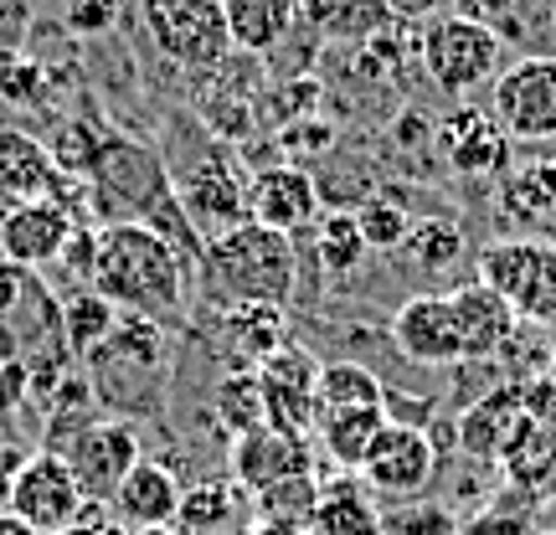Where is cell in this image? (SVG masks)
<instances>
[{"label":"cell","mask_w":556,"mask_h":535,"mask_svg":"<svg viewBox=\"0 0 556 535\" xmlns=\"http://www.w3.org/2000/svg\"><path fill=\"white\" fill-rule=\"evenodd\" d=\"M212 412H217L222 433L242 437L253 428H268V407H263V381L258 371H227L212 392Z\"/></svg>","instance_id":"cell-28"},{"label":"cell","mask_w":556,"mask_h":535,"mask_svg":"<svg viewBox=\"0 0 556 535\" xmlns=\"http://www.w3.org/2000/svg\"><path fill=\"white\" fill-rule=\"evenodd\" d=\"M464 535H531V520L520 515V510L495 505V510H484V515L469 520V525H464Z\"/></svg>","instance_id":"cell-39"},{"label":"cell","mask_w":556,"mask_h":535,"mask_svg":"<svg viewBox=\"0 0 556 535\" xmlns=\"http://www.w3.org/2000/svg\"><path fill=\"white\" fill-rule=\"evenodd\" d=\"M402 253H407V263H413L417 273H448L469 247H464V232H458L454 221H417L413 232H407V242H402Z\"/></svg>","instance_id":"cell-31"},{"label":"cell","mask_w":556,"mask_h":535,"mask_svg":"<svg viewBox=\"0 0 556 535\" xmlns=\"http://www.w3.org/2000/svg\"><path fill=\"white\" fill-rule=\"evenodd\" d=\"M546 535H556V531H546Z\"/></svg>","instance_id":"cell-47"},{"label":"cell","mask_w":556,"mask_h":535,"mask_svg":"<svg viewBox=\"0 0 556 535\" xmlns=\"http://www.w3.org/2000/svg\"><path fill=\"white\" fill-rule=\"evenodd\" d=\"M552 330H556V324H552Z\"/></svg>","instance_id":"cell-48"},{"label":"cell","mask_w":556,"mask_h":535,"mask_svg":"<svg viewBox=\"0 0 556 535\" xmlns=\"http://www.w3.org/2000/svg\"><path fill=\"white\" fill-rule=\"evenodd\" d=\"M356 227H361V242H366V253H402V242L413 232V221L402 212L397 201L387 196H371L356 206Z\"/></svg>","instance_id":"cell-34"},{"label":"cell","mask_w":556,"mask_h":535,"mask_svg":"<svg viewBox=\"0 0 556 535\" xmlns=\"http://www.w3.org/2000/svg\"><path fill=\"white\" fill-rule=\"evenodd\" d=\"M227 37L242 52H274L289 41L299 21V0H222Z\"/></svg>","instance_id":"cell-21"},{"label":"cell","mask_w":556,"mask_h":535,"mask_svg":"<svg viewBox=\"0 0 556 535\" xmlns=\"http://www.w3.org/2000/svg\"><path fill=\"white\" fill-rule=\"evenodd\" d=\"M448 309H454V324H458V340H464V360H479V356H495L505 340L516 335V309L484 283V278H469L458 283L448 294Z\"/></svg>","instance_id":"cell-18"},{"label":"cell","mask_w":556,"mask_h":535,"mask_svg":"<svg viewBox=\"0 0 556 535\" xmlns=\"http://www.w3.org/2000/svg\"><path fill=\"white\" fill-rule=\"evenodd\" d=\"M58 458H67V469H73L83 495L109 505L114 489L124 484V474L144 458V443H139V428L129 417H99V422H88Z\"/></svg>","instance_id":"cell-9"},{"label":"cell","mask_w":556,"mask_h":535,"mask_svg":"<svg viewBox=\"0 0 556 535\" xmlns=\"http://www.w3.org/2000/svg\"><path fill=\"white\" fill-rule=\"evenodd\" d=\"M129 535H186L180 525H155V531H129Z\"/></svg>","instance_id":"cell-45"},{"label":"cell","mask_w":556,"mask_h":535,"mask_svg":"<svg viewBox=\"0 0 556 535\" xmlns=\"http://www.w3.org/2000/svg\"><path fill=\"white\" fill-rule=\"evenodd\" d=\"M315 407L319 412H336V407H387V386L361 360H330V366H319Z\"/></svg>","instance_id":"cell-27"},{"label":"cell","mask_w":556,"mask_h":535,"mask_svg":"<svg viewBox=\"0 0 556 535\" xmlns=\"http://www.w3.org/2000/svg\"><path fill=\"white\" fill-rule=\"evenodd\" d=\"M552 31H556V11H552Z\"/></svg>","instance_id":"cell-46"},{"label":"cell","mask_w":556,"mask_h":535,"mask_svg":"<svg viewBox=\"0 0 556 535\" xmlns=\"http://www.w3.org/2000/svg\"><path fill=\"white\" fill-rule=\"evenodd\" d=\"M319 428V443L325 454L336 458L340 469H361L377 433L387 428V407H336V412H319L315 417Z\"/></svg>","instance_id":"cell-24"},{"label":"cell","mask_w":556,"mask_h":535,"mask_svg":"<svg viewBox=\"0 0 556 535\" xmlns=\"http://www.w3.org/2000/svg\"><path fill=\"white\" fill-rule=\"evenodd\" d=\"M520 402H526V417L536 422L541 433L556 437V371H546L536 381H520Z\"/></svg>","instance_id":"cell-36"},{"label":"cell","mask_w":556,"mask_h":535,"mask_svg":"<svg viewBox=\"0 0 556 535\" xmlns=\"http://www.w3.org/2000/svg\"><path fill=\"white\" fill-rule=\"evenodd\" d=\"M232 515H238V484H232V479H206V484H197V489L180 495L176 525L186 535H212Z\"/></svg>","instance_id":"cell-30"},{"label":"cell","mask_w":556,"mask_h":535,"mask_svg":"<svg viewBox=\"0 0 556 535\" xmlns=\"http://www.w3.org/2000/svg\"><path fill=\"white\" fill-rule=\"evenodd\" d=\"M309 535H387V520L366 495V484L340 479L330 489H319V510L309 520Z\"/></svg>","instance_id":"cell-25"},{"label":"cell","mask_w":556,"mask_h":535,"mask_svg":"<svg viewBox=\"0 0 556 535\" xmlns=\"http://www.w3.org/2000/svg\"><path fill=\"white\" fill-rule=\"evenodd\" d=\"M83 505H88V495L78 489L67 458L47 454V448L21 458L16 479H11V515H21L37 535H58L83 515Z\"/></svg>","instance_id":"cell-10"},{"label":"cell","mask_w":556,"mask_h":535,"mask_svg":"<svg viewBox=\"0 0 556 535\" xmlns=\"http://www.w3.org/2000/svg\"><path fill=\"white\" fill-rule=\"evenodd\" d=\"M67 26L83 31V37H99L114 26V0H73L67 5Z\"/></svg>","instance_id":"cell-38"},{"label":"cell","mask_w":556,"mask_h":535,"mask_svg":"<svg viewBox=\"0 0 556 535\" xmlns=\"http://www.w3.org/2000/svg\"><path fill=\"white\" fill-rule=\"evenodd\" d=\"M315 253L325 263V273H351L366 258V242H361L356 212H319L315 221Z\"/></svg>","instance_id":"cell-33"},{"label":"cell","mask_w":556,"mask_h":535,"mask_svg":"<svg viewBox=\"0 0 556 535\" xmlns=\"http://www.w3.org/2000/svg\"><path fill=\"white\" fill-rule=\"evenodd\" d=\"M258 505V520H278V525H304L309 531V520L319 510V479L315 474H294V479H278L268 489L253 495Z\"/></svg>","instance_id":"cell-32"},{"label":"cell","mask_w":556,"mask_h":535,"mask_svg":"<svg viewBox=\"0 0 556 535\" xmlns=\"http://www.w3.org/2000/svg\"><path fill=\"white\" fill-rule=\"evenodd\" d=\"M490 114L510 139H552L556 135V58H520L495 73Z\"/></svg>","instance_id":"cell-8"},{"label":"cell","mask_w":556,"mask_h":535,"mask_svg":"<svg viewBox=\"0 0 556 535\" xmlns=\"http://www.w3.org/2000/svg\"><path fill=\"white\" fill-rule=\"evenodd\" d=\"M222 340L242 360V371H258L274 351L289 345V319L278 304H227L222 309Z\"/></svg>","instance_id":"cell-20"},{"label":"cell","mask_w":556,"mask_h":535,"mask_svg":"<svg viewBox=\"0 0 556 535\" xmlns=\"http://www.w3.org/2000/svg\"><path fill=\"white\" fill-rule=\"evenodd\" d=\"M114 319H119V309H114L103 294L73 289V294L62 298V351L73 360H83L109 330H114Z\"/></svg>","instance_id":"cell-29"},{"label":"cell","mask_w":556,"mask_h":535,"mask_svg":"<svg viewBox=\"0 0 556 535\" xmlns=\"http://www.w3.org/2000/svg\"><path fill=\"white\" fill-rule=\"evenodd\" d=\"M26 268H16V263L5 258V253H0V324H5V319L16 315V304H21V294H26Z\"/></svg>","instance_id":"cell-40"},{"label":"cell","mask_w":556,"mask_h":535,"mask_svg":"<svg viewBox=\"0 0 556 535\" xmlns=\"http://www.w3.org/2000/svg\"><path fill=\"white\" fill-rule=\"evenodd\" d=\"M88 289L109 298L119 315L155 319L170 330L186 309V258L139 221H109L99 227V263Z\"/></svg>","instance_id":"cell-1"},{"label":"cell","mask_w":556,"mask_h":535,"mask_svg":"<svg viewBox=\"0 0 556 535\" xmlns=\"http://www.w3.org/2000/svg\"><path fill=\"white\" fill-rule=\"evenodd\" d=\"M392 345L413 366H458L464 360V340H458L448 294H417L407 298L392 319Z\"/></svg>","instance_id":"cell-14"},{"label":"cell","mask_w":556,"mask_h":535,"mask_svg":"<svg viewBox=\"0 0 556 535\" xmlns=\"http://www.w3.org/2000/svg\"><path fill=\"white\" fill-rule=\"evenodd\" d=\"M330 139H336V129L325 119H289L283 124V150H294V155H304V150L315 155V150H325Z\"/></svg>","instance_id":"cell-37"},{"label":"cell","mask_w":556,"mask_h":535,"mask_svg":"<svg viewBox=\"0 0 556 535\" xmlns=\"http://www.w3.org/2000/svg\"><path fill=\"white\" fill-rule=\"evenodd\" d=\"M248 221L274 227L283 238H294L304 227L319 221V186L309 170L299 165H263L258 176L248 180Z\"/></svg>","instance_id":"cell-13"},{"label":"cell","mask_w":556,"mask_h":535,"mask_svg":"<svg viewBox=\"0 0 556 535\" xmlns=\"http://www.w3.org/2000/svg\"><path fill=\"white\" fill-rule=\"evenodd\" d=\"M93 402L103 412L129 417V412H155L165 377H170V330L155 319L119 315L114 330L78 360Z\"/></svg>","instance_id":"cell-2"},{"label":"cell","mask_w":556,"mask_h":535,"mask_svg":"<svg viewBox=\"0 0 556 535\" xmlns=\"http://www.w3.org/2000/svg\"><path fill=\"white\" fill-rule=\"evenodd\" d=\"M500 463L505 474L516 479V489H541V484H556V437L541 433L531 417H520L510 443L500 448Z\"/></svg>","instance_id":"cell-26"},{"label":"cell","mask_w":556,"mask_h":535,"mask_svg":"<svg viewBox=\"0 0 556 535\" xmlns=\"http://www.w3.org/2000/svg\"><path fill=\"white\" fill-rule=\"evenodd\" d=\"M248 535H309L304 525H278V520H258Z\"/></svg>","instance_id":"cell-43"},{"label":"cell","mask_w":556,"mask_h":535,"mask_svg":"<svg viewBox=\"0 0 556 535\" xmlns=\"http://www.w3.org/2000/svg\"><path fill=\"white\" fill-rule=\"evenodd\" d=\"M201 278H206L212 298H222V309L227 304H278L283 309L299 283L294 238L258 227V221H242V227L206 242Z\"/></svg>","instance_id":"cell-3"},{"label":"cell","mask_w":556,"mask_h":535,"mask_svg":"<svg viewBox=\"0 0 556 535\" xmlns=\"http://www.w3.org/2000/svg\"><path fill=\"white\" fill-rule=\"evenodd\" d=\"M78 232V217L62 212L52 196L41 201H16L5 221H0V253L26 268V273H41V268H58L67 238Z\"/></svg>","instance_id":"cell-11"},{"label":"cell","mask_w":556,"mask_h":535,"mask_svg":"<svg viewBox=\"0 0 556 535\" xmlns=\"http://www.w3.org/2000/svg\"><path fill=\"white\" fill-rule=\"evenodd\" d=\"M458 16L479 21V26H490V31H500L505 21H510V11H516V0H454Z\"/></svg>","instance_id":"cell-41"},{"label":"cell","mask_w":556,"mask_h":535,"mask_svg":"<svg viewBox=\"0 0 556 535\" xmlns=\"http://www.w3.org/2000/svg\"><path fill=\"white\" fill-rule=\"evenodd\" d=\"M165 170H170L180 212L197 227L201 242H212L248 221V180L238 176V165L222 150H201L191 165H165Z\"/></svg>","instance_id":"cell-5"},{"label":"cell","mask_w":556,"mask_h":535,"mask_svg":"<svg viewBox=\"0 0 556 535\" xmlns=\"http://www.w3.org/2000/svg\"><path fill=\"white\" fill-rule=\"evenodd\" d=\"M180 495H186V484L160 458H139L135 469L124 474V484L114 489L109 510H114L124 531H155V525H176Z\"/></svg>","instance_id":"cell-15"},{"label":"cell","mask_w":556,"mask_h":535,"mask_svg":"<svg viewBox=\"0 0 556 535\" xmlns=\"http://www.w3.org/2000/svg\"><path fill=\"white\" fill-rule=\"evenodd\" d=\"M52 93L47 67L31 62L26 52H0V99H11L16 109H41Z\"/></svg>","instance_id":"cell-35"},{"label":"cell","mask_w":556,"mask_h":535,"mask_svg":"<svg viewBox=\"0 0 556 535\" xmlns=\"http://www.w3.org/2000/svg\"><path fill=\"white\" fill-rule=\"evenodd\" d=\"M361 479L377 495H417L433 479V437L417 422H392L387 417V428L377 433L371 454L361 463Z\"/></svg>","instance_id":"cell-12"},{"label":"cell","mask_w":556,"mask_h":535,"mask_svg":"<svg viewBox=\"0 0 556 535\" xmlns=\"http://www.w3.org/2000/svg\"><path fill=\"white\" fill-rule=\"evenodd\" d=\"M438 150L458 176H500L510 165V135L479 109H454L438 124Z\"/></svg>","instance_id":"cell-17"},{"label":"cell","mask_w":556,"mask_h":535,"mask_svg":"<svg viewBox=\"0 0 556 535\" xmlns=\"http://www.w3.org/2000/svg\"><path fill=\"white\" fill-rule=\"evenodd\" d=\"M526 417V402H520V381L516 386H495L490 397H479L464 422H458V443L469 458H500V448L510 443L516 422Z\"/></svg>","instance_id":"cell-22"},{"label":"cell","mask_w":556,"mask_h":535,"mask_svg":"<svg viewBox=\"0 0 556 535\" xmlns=\"http://www.w3.org/2000/svg\"><path fill=\"white\" fill-rule=\"evenodd\" d=\"M294 474H315L304 437L278 433V428H253V433L232 437V484L238 489L258 495V489L278 484V479H294Z\"/></svg>","instance_id":"cell-16"},{"label":"cell","mask_w":556,"mask_h":535,"mask_svg":"<svg viewBox=\"0 0 556 535\" xmlns=\"http://www.w3.org/2000/svg\"><path fill=\"white\" fill-rule=\"evenodd\" d=\"M381 5H387L392 21H433V11L443 0H381Z\"/></svg>","instance_id":"cell-42"},{"label":"cell","mask_w":556,"mask_h":535,"mask_svg":"<svg viewBox=\"0 0 556 535\" xmlns=\"http://www.w3.org/2000/svg\"><path fill=\"white\" fill-rule=\"evenodd\" d=\"M58 160L52 150L41 144L37 135H26V129H0V191L11 201H41L52 196V186H58Z\"/></svg>","instance_id":"cell-19"},{"label":"cell","mask_w":556,"mask_h":535,"mask_svg":"<svg viewBox=\"0 0 556 535\" xmlns=\"http://www.w3.org/2000/svg\"><path fill=\"white\" fill-rule=\"evenodd\" d=\"M0 535H37V531H31V525H26L21 515H11V510H0Z\"/></svg>","instance_id":"cell-44"},{"label":"cell","mask_w":556,"mask_h":535,"mask_svg":"<svg viewBox=\"0 0 556 535\" xmlns=\"http://www.w3.org/2000/svg\"><path fill=\"white\" fill-rule=\"evenodd\" d=\"M475 278L495 289L516 319L556 324V242L541 238H500L479 247Z\"/></svg>","instance_id":"cell-4"},{"label":"cell","mask_w":556,"mask_h":535,"mask_svg":"<svg viewBox=\"0 0 556 535\" xmlns=\"http://www.w3.org/2000/svg\"><path fill=\"white\" fill-rule=\"evenodd\" d=\"M155 47L180 67H222L232 52L222 0H139Z\"/></svg>","instance_id":"cell-7"},{"label":"cell","mask_w":556,"mask_h":535,"mask_svg":"<svg viewBox=\"0 0 556 535\" xmlns=\"http://www.w3.org/2000/svg\"><path fill=\"white\" fill-rule=\"evenodd\" d=\"M417 58L422 73L448 88V93H469L479 82H490L500 73V31L479 26L469 16H443L417 37Z\"/></svg>","instance_id":"cell-6"},{"label":"cell","mask_w":556,"mask_h":535,"mask_svg":"<svg viewBox=\"0 0 556 535\" xmlns=\"http://www.w3.org/2000/svg\"><path fill=\"white\" fill-rule=\"evenodd\" d=\"M500 206L520 221H546L556 212V155H531L500 170Z\"/></svg>","instance_id":"cell-23"}]
</instances>
